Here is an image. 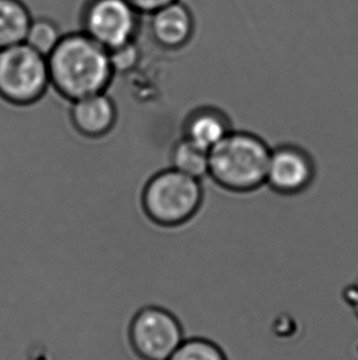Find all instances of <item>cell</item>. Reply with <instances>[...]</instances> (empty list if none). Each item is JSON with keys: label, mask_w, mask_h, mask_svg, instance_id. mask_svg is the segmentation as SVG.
Returning <instances> with one entry per match:
<instances>
[{"label": "cell", "mask_w": 358, "mask_h": 360, "mask_svg": "<svg viewBox=\"0 0 358 360\" xmlns=\"http://www.w3.org/2000/svg\"><path fill=\"white\" fill-rule=\"evenodd\" d=\"M47 59L51 86L69 103L107 93L114 77L110 52L83 31L64 34Z\"/></svg>", "instance_id": "cell-1"}, {"label": "cell", "mask_w": 358, "mask_h": 360, "mask_svg": "<svg viewBox=\"0 0 358 360\" xmlns=\"http://www.w3.org/2000/svg\"><path fill=\"white\" fill-rule=\"evenodd\" d=\"M270 151L262 136L233 129L208 151V177L233 193L254 192L267 182Z\"/></svg>", "instance_id": "cell-2"}, {"label": "cell", "mask_w": 358, "mask_h": 360, "mask_svg": "<svg viewBox=\"0 0 358 360\" xmlns=\"http://www.w3.org/2000/svg\"><path fill=\"white\" fill-rule=\"evenodd\" d=\"M203 202L201 180L173 167L151 176L141 192V205L147 219L162 228L187 224L198 214Z\"/></svg>", "instance_id": "cell-3"}, {"label": "cell", "mask_w": 358, "mask_h": 360, "mask_svg": "<svg viewBox=\"0 0 358 360\" xmlns=\"http://www.w3.org/2000/svg\"><path fill=\"white\" fill-rule=\"evenodd\" d=\"M51 88L48 59L26 42L0 49V98L18 108L31 106Z\"/></svg>", "instance_id": "cell-4"}, {"label": "cell", "mask_w": 358, "mask_h": 360, "mask_svg": "<svg viewBox=\"0 0 358 360\" xmlns=\"http://www.w3.org/2000/svg\"><path fill=\"white\" fill-rule=\"evenodd\" d=\"M141 15L128 0H88L81 31L108 52L136 42Z\"/></svg>", "instance_id": "cell-5"}, {"label": "cell", "mask_w": 358, "mask_h": 360, "mask_svg": "<svg viewBox=\"0 0 358 360\" xmlns=\"http://www.w3.org/2000/svg\"><path fill=\"white\" fill-rule=\"evenodd\" d=\"M131 347L142 360H168L185 340L183 328L172 312L146 307L136 312L129 327Z\"/></svg>", "instance_id": "cell-6"}, {"label": "cell", "mask_w": 358, "mask_h": 360, "mask_svg": "<svg viewBox=\"0 0 358 360\" xmlns=\"http://www.w3.org/2000/svg\"><path fill=\"white\" fill-rule=\"evenodd\" d=\"M315 175L314 159L305 148L291 143L271 148L265 185L276 193L300 195L313 185Z\"/></svg>", "instance_id": "cell-7"}, {"label": "cell", "mask_w": 358, "mask_h": 360, "mask_svg": "<svg viewBox=\"0 0 358 360\" xmlns=\"http://www.w3.org/2000/svg\"><path fill=\"white\" fill-rule=\"evenodd\" d=\"M150 34L166 51H179L190 44L195 34V19L188 5L177 0L150 15Z\"/></svg>", "instance_id": "cell-8"}, {"label": "cell", "mask_w": 358, "mask_h": 360, "mask_svg": "<svg viewBox=\"0 0 358 360\" xmlns=\"http://www.w3.org/2000/svg\"><path fill=\"white\" fill-rule=\"evenodd\" d=\"M70 103V122L74 129L85 138H103L116 126L118 110L107 93L91 95Z\"/></svg>", "instance_id": "cell-9"}, {"label": "cell", "mask_w": 358, "mask_h": 360, "mask_svg": "<svg viewBox=\"0 0 358 360\" xmlns=\"http://www.w3.org/2000/svg\"><path fill=\"white\" fill-rule=\"evenodd\" d=\"M232 131V121L227 113L213 105H203L184 118L182 138L210 151Z\"/></svg>", "instance_id": "cell-10"}, {"label": "cell", "mask_w": 358, "mask_h": 360, "mask_svg": "<svg viewBox=\"0 0 358 360\" xmlns=\"http://www.w3.org/2000/svg\"><path fill=\"white\" fill-rule=\"evenodd\" d=\"M32 19L22 0H0V49L25 42Z\"/></svg>", "instance_id": "cell-11"}, {"label": "cell", "mask_w": 358, "mask_h": 360, "mask_svg": "<svg viewBox=\"0 0 358 360\" xmlns=\"http://www.w3.org/2000/svg\"><path fill=\"white\" fill-rule=\"evenodd\" d=\"M171 167L198 180L208 176V151L187 139H179L171 150Z\"/></svg>", "instance_id": "cell-12"}, {"label": "cell", "mask_w": 358, "mask_h": 360, "mask_svg": "<svg viewBox=\"0 0 358 360\" xmlns=\"http://www.w3.org/2000/svg\"><path fill=\"white\" fill-rule=\"evenodd\" d=\"M59 25L48 18L32 19L25 42L39 53L48 57L63 37Z\"/></svg>", "instance_id": "cell-13"}, {"label": "cell", "mask_w": 358, "mask_h": 360, "mask_svg": "<svg viewBox=\"0 0 358 360\" xmlns=\"http://www.w3.org/2000/svg\"><path fill=\"white\" fill-rule=\"evenodd\" d=\"M168 360H228L223 348L206 338L184 340Z\"/></svg>", "instance_id": "cell-14"}, {"label": "cell", "mask_w": 358, "mask_h": 360, "mask_svg": "<svg viewBox=\"0 0 358 360\" xmlns=\"http://www.w3.org/2000/svg\"><path fill=\"white\" fill-rule=\"evenodd\" d=\"M112 67L117 73H128L136 67L140 60V51L136 46V42L126 44L119 49H113L110 52Z\"/></svg>", "instance_id": "cell-15"}, {"label": "cell", "mask_w": 358, "mask_h": 360, "mask_svg": "<svg viewBox=\"0 0 358 360\" xmlns=\"http://www.w3.org/2000/svg\"><path fill=\"white\" fill-rule=\"evenodd\" d=\"M134 9L140 15H150L156 13L157 10L165 8L167 5L175 3L177 0H128Z\"/></svg>", "instance_id": "cell-16"}]
</instances>
